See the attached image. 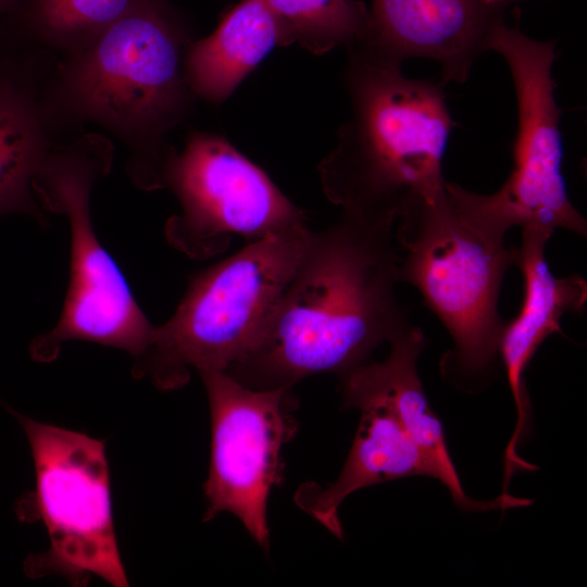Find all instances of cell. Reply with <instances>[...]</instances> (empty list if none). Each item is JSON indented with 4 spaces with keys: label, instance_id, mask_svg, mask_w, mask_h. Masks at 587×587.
Instances as JSON below:
<instances>
[{
    "label": "cell",
    "instance_id": "cell-1",
    "mask_svg": "<svg viewBox=\"0 0 587 587\" xmlns=\"http://www.w3.org/2000/svg\"><path fill=\"white\" fill-rule=\"evenodd\" d=\"M394 230L341 213L312 232L258 341L224 372L266 390L367 362L411 325L396 296L401 282Z\"/></svg>",
    "mask_w": 587,
    "mask_h": 587
},
{
    "label": "cell",
    "instance_id": "cell-2",
    "mask_svg": "<svg viewBox=\"0 0 587 587\" xmlns=\"http://www.w3.org/2000/svg\"><path fill=\"white\" fill-rule=\"evenodd\" d=\"M193 39L188 21L168 0H133L48 72L41 104L50 129L60 138L85 124L102 127L127 149L133 183L142 190L163 189L176 152L168 136L189 118L197 99L184 66Z\"/></svg>",
    "mask_w": 587,
    "mask_h": 587
},
{
    "label": "cell",
    "instance_id": "cell-3",
    "mask_svg": "<svg viewBox=\"0 0 587 587\" xmlns=\"http://www.w3.org/2000/svg\"><path fill=\"white\" fill-rule=\"evenodd\" d=\"M346 49L351 111L319 164L321 186L342 214L395 226L414 195L445 187L453 125L445 83L408 78L402 64L358 45Z\"/></svg>",
    "mask_w": 587,
    "mask_h": 587
},
{
    "label": "cell",
    "instance_id": "cell-4",
    "mask_svg": "<svg viewBox=\"0 0 587 587\" xmlns=\"http://www.w3.org/2000/svg\"><path fill=\"white\" fill-rule=\"evenodd\" d=\"M396 223L400 282L420 291L453 342L441 372L460 385L487 378L499 358L505 321L498 302L516 248L463 218L445 187L414 195Z\"/></svg>",
    "mask_w": 587,
    "mask_h": 587
},
{
    "label": "cell",
    "instance_id": "cell-5",
    "mask_svg": "<svg viewBox=\"0 0 587 587\" xmlns=\"http://www.w3.org/2000/svg\"><path fill=\"white\" fill-rule=\"evenodd\" d=\"M307 225L249 242L200 272L172 317L155 327L136 376L161 390L183 387L190 370L226 371L255 345L310 241Z\"/></svg>",
    "mask_w": 587,
    "mask_h": 587
},
{
    "label": "cell",
    "instance_id": "cell-6",
    "mask_svg": "<svg viewBox=\"0 0 587 587\" xmlns=\"http://www.w3.org/2000/svg\"><path fill=\"white\" fill-rule=\"evenodd\" d=\"M113 152L111 140L96 133L58 141L33 179V191L42 207L66 216L71 237L70 283L62 314L30 347L39 362L54 360L70 340L121 348L136 360L151 344L155 326L139 308L91 221V190L110 172Z\"/></svg>",
    "mask_w": 587,
    "mask_h": 587
},
{
    "label": "cell",
    "instance_id": "cell-7",
    "mask_svg": "<svg viewBox=\"0 0 587 587\" xmlns=\"http://www.w3.org/2000/svg\"><path fill=\"white\" fill-rule=\"evenodd\" d=\"M492 51L505 60L517 103V133L513 168L504 184L488 195L445 184L458 213L475 227L504 238L514 226L562 228L587 235V222L569 199L561 172L562 110L557 104L551 77L555 42L526 36L517 22L499 28Z\"/></svg>",
    "mask_w": 587,
    "mask_h": 587
},
{
    "label": "cell",
    "instance_id": "cell-8",
    "mask_svg": "<svg viewBox=\"0 0 587 587\" xmlns=\"http://www.w3.org/2000/svg\"><path fill=\"white\" fill-rule=\"evenodd\" d=\"M15 416L35 463L33 513L49 536V549L25 563L27 574H59L75 586L96 575L112 586H128L114 533L103 441Z\"/></svg>",
    "mask_w": 587,
    "mask_h": 587
},
{
    "label": "cell",
    "instance_id": "cell-9",
    "mask_svg": "<svg viewBox=\"0 0 587 587\" xmlns=\"http://www.w3.org/2000/svg\"><path fill=\"white\" fill-rule=\"evenodd\" d=\"M163 188L180 207L165 224L166 239L195 260L225 252L237 236L254 241L307 225L305 212L217 134L190 132L166 165Z\"/></svg>",
    "mask_w": 587,
    "mask_h": 587
},
{
    "label": "cell",
    "instance_id": "cell-10",
    "mask_svg": "<svg viewBox=\"0 0 587 587\" xmlns=\"http://www.w3.org/2000/svg\"><path fill=\"white\" fill-rule=\"evenodd\" d=\"M199 374L212 422L204 520L233 513L268 549L267 499L282 480V447L297 430L292 388L252 389L223 371Z\"/></svg>",
    "mask_w": 587,
    "mask_h": 587
},
{
    "label": "cell",
    "instance_id": "cell-11",
    "mask_svg": "<svg viewBox=\"0 0 587 587\" xmlns=\"http://www.w3.org/2000/svg\"><path fill=\"white\" fill-rule=\"evenodd\" d=\"M505 23L504 5L487 0H372L359 45L402 64L410 58L437 62L444 83H464L476 60L491 51Z\"/></svg>",
    "mask_w": 587,
    "mask_h": 587
},
{
    "label": "cell",
    "instance_id": "cell-12",
    "mask_svg": "<svg viewBox=\"0 0 587 587\" xmlns=\"http://www.w3.org/2000/svg\"><path fill=\"white\" fill-rule=\"evenodd\" d=\"M345 407L361 411V422L346 463L327 487L312 483L296 495L297 503L337 537L341 502L352 492L378 483L412 475L430 477L429 467L382 387L364 363L339 375Z\"/></svg>",
    "mask_w": 587,
    "mask_h": 587
},
{
    "label": "cell",
    "instance_id": "cell-13",
    "mask_svg": "<svg viewBox=\"0 0 587 587\" xmlns=\"http://www.w3.org/2000/svg\"><path fill=\"white\" fill-rule=\"evenodd\" d=\"M553 232L529 226L522 232L515 264L523 274L524 298L519 314L502 327L498 353L502 361L517 420L504 451V480L516 471L535 469L517 454L528 434L532 407L524 374L542 341L551 334L564 336L561 320L566 313H580L587 301L586 279L577 274L557 277L549 268L546 246Z\"/></svg>",
    "mask_w": 587,
    "mask_h": 587
},
{
    "label": "cell",
    "instance_id": "cell-14",
    "mask_svg": "<svg viewBox=\"0 0 587 587\" xmlns=\"http://www.w3.org/2000/svg\"><path fill=\"white\" fill-rule=\"evenodd\" d=\"M43 50L0 40V216L22 213L45 224L33 179L58 142L41 104L51 68Z\"/></svg>",
    "mask_w": 587,
    "mask_h": 587
},
{
    "label": "cell",
    "instance_id": "cell-15",
    "mask_svg": "<svg viewBox=\"0 0 587 587\" xmlns=\"http://www.w3.org/2000/svg\"><path fill=\"white\" fill-rule=\"evenodd\" d=\"M387 358L364 363L367 372L391 400L404 429L426 461L430 477L449 490L454 503L465 511L504 510L530 504V500L502 494L491 501H476L463 490L449 454L445 432L425 395L417 361L426 347L423 330L411 324L390 342Z\"/></svg>",
    "mask_w": 587,
    "mask_h": 587
},
{
    "label": "cell",
    "instance_id": "cell-16",
    "mask_svg": "<svg viewBox=\"0 0 587 587\" xmlns=\"http://www.w3.org/2000/svg\"><path fill=\"white\" fill-rule=\"evenodd\" d=\"M279 28L260 0H239L207 37L193 39L185 54V77L197 99L226 101L276 48Z\"/></svg>",
    "mask_w": 587,
    "mask_h": 587
},
{
    "label": "cell",
    "instance_id": "cell-17",
    "mask_svg": "<svg viewBox=\"0 0 587 587\" xmlns=\"http://www.w3.org/2000/svg\"><path fill=\"white\" fill-rule=\"evenodd\" d=\"M133 0H20L0 22V35L59 58L88 45Z\"/></svg>",
    "mask_w": 587,
    "mask_h": 587
},
{
    "label": "cell",
    "instance_id": "cell-18",
    "mask_svg": "<svg viewBox=\"0 0 587 587\" xmlns=\"http://www.w3.org/2000/svg\"><path fill=\"white\" fill-rule=\"evenodd\" d=\"M274 17L283 46L313 54L346 48L364 36L370 9L360 0H260Z\"/></svg>",
    "mask_w": 587,
    "mask_h": 587
},
{
    "label": "cell",
    "instance_id": "cell-19",
    "mask_svg": "<svg viewBox=\"0 0 587 587\" xmlns=\"http://www.w3.org/2000/svg\"><path fill=\"white\" fill-rule=\"evenodd\" d=\"M20 0H0V21L11 14Z\"/></svg>",
    "mask_w": 587,
    "mask_h": 587
},
{
    "label": "cell",
    "instance_id": "cell-20",
    "mask_svg": "<svg viewBox=\"0 0 587 587\" xmlns=\"http://www.w3.org/2000/svg\"><path fill=\"white\" fill-rule=\"evenodd\" d=\"M487 1H489V2H501V3H503V0H487Z\"/></svg>",
    "mask_w": 587,
    "mask_h": 587
}]
</instances>
